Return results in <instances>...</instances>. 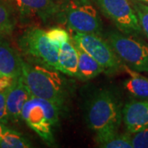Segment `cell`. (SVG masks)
<instances>
[{
    "instance_id": "obj_1",
    "label": "cell",
    "mask_w": 148,
    "mask_h": 148,
    "mask_svg": "<svg viewBox=\"0 0 148 148\" xmlns=\"http://www.w3.org/2000/svg\"><path fill=\"white\" fill-rule=\"evenodd\" d=\"M86 120L98 146L116 135L123 121L121 101L116 93L110 89L95 92L86 106Z\"/></svg>"
},
{
    "instance_id": "obj_2",
    "label": "cell",
    "mask_w": 148,
    "mask_h": 148,
    "mask_svg": "<svg viewBox=\"0 0 148 148\" xmlns=\"http://www.w3.org/2000/svg\"><path fill=\"white\" fill-rule=\"evenodd\" d=\"M59 73L25 60L22 63L21 77L31 95L51 101L63 110L68 92L65 81Z\"/></svg>"
},
{
    "instance_id": "obj_3",
    "label": "cell",
    "mask_w": 148,
    "mask_h": 148,
    "mask_svg": "<svg viewBox=\"0 0 148 148\" xmlns=\"http://www.w3.org/2000/svg\"><path fill=\"white\" fill-rule=\"evenodd\" d=\"M62 110L51 101L31 95L21 111V119L49 146L54 145L53 128Z\"/></svg>"
},
{
    "instance_id": "obj_4",
    "label": "cell",
    "mask_w": 148,
    "mask_h": 148,
    "mask_svg": "<svg viewBox=\"0 0 148 148\" xmlns=\"http://www.w3.org/2000/svg\"><path fill=\"white\" fill-rule=\"evenodd\" d=\"M58 18L72 32L101 36L103 24L90 0H61Z\"/></svg>"
},
{
    "instance_id": "obj_5",
    "label": "cell",
    "mask_w": 148,
    "mask_h": 148,
    "mask_svg": "<svg viewBox=\"0 0 148 148\" xmlns=\"http://www.w3.org/2000/svg\"><path fill=\"white\" fill-rule=\"evenodd\" d=\"M18 46L27 62L59 72L58 50L49 42L43 29H27L18 39Z\"/></svg>"
},
{
    "instance_id": "obj_6",
    "label": "cell",
    "mask_w": 148,
    "mask_h": 148,
    "mask_svg": "<svg viewBox=\"0 0 148 148\" xmlns=\"http://www.w3.org/2000/svg\"><path fill=\"white\" fill-rule=\"evenodd\" d=\"M106 40L125 66L137 72H148V44L119 31H110Z\"/></svg>"
},
{
    "instance_id": "obj_7",
    "label": "cell",
    "mask_w": 148,
    "mask_h": 148,
    "mask_svg": "<svg viewBox=\"0 0 148 148\" xmlns=\"http://www.w3.org/2000/svg\"><path fill=\"white\" fill-rule=\"evenodd\" d=\"M73 42L85 52L90 54L104 69L106 74H114L123 69L124 64L118 58L110 44L100 35L73 32Z\"/></svg>"
},
{
    "instance_id": "obj_8",
    "label": "cell",
    "mask_w": 148,
    "mask_h": 148,
    "mask_svg": "<svg viewBox=\"0 0 148 148\" xmlns=\"http://www.w3.org/2000/svg\"><path fill=\"white\" fill-rule=\"evenodd\" d=\"M99 10L122 33L138 37L143 35L137 13L130 0H92Z\"/></svg>"
},
{
    "instance_id": "obj_9",
    "label": "cell",
    "mask_w": 148,
    "mask_h": 148,
    "mask_svg": "<svg viewBox=\"0 0 148 148\" xmlns=\"http://www.w3.org/2000/svg\"><path fill=\"white\" fill-rule=\"evenodd\" d=\"M6 3L25 17L37 16L44 22L58 18L61 0H5Z\"/></svg>"
},
{
    "instance_id": "obj_10",
    "label": "cell",
    "mask_w": 148,
    "mask_h": 148,
    "mask_svg": "<svg viewBox=\"0 0 148 148\" xmlns=\"http://www.w3.org/2000/svg\"><path fill=\"white\" fill-rule=\"evenodd\" d=\"M123 122L130 133L148 127V99L126 103L123 108Z\"/></svg>"
},
{
    "instance_id": "obj_11",
    "label": "cell",
    "mask_w": 148,
    "mask_h": 148,
    "mask_svg": "<svg viewBox=\"0 0 148 148\" xmlns=\"http://www.w3.org/2000/svg\"><path fill=\"white\" fill-rule=\"evenodd\" d=\"M31 93L21 77H18L7 91L6 101L9 121L17 122L21 119V111Z\"/></svg>"
},
{
    "instance_id": "obj_12",
    "label": "cell",
    "mask_w": 148,
    "mask_h": 148,
    "mask_svg": "<svg viewBox=\"0 0 148 148\" xmlns=\"http://www.w3.org/2000/svg\"><path fill=\"white\" fill-rule=\"evenodd\" d=\"M23 60L21 55L8 43L0 40V76L20 77Z\"/></svg>"
},
{
    "instance_id": "obj_13",
    "label": "cell",
    "mask_w": 148,
    "mask_h": 148,
    "mask_svg": "<svg viewBox=\"0 0 148 148\" xmlns=\"http://www.w3.org/2000/svg\"><path fill=\"white\" fill-rule=\"evenodd\" d=\"M58 70L71 77H78V53L73 40L64 43L58 51Z\"/></svg>"
},
{
    "instance_id": "obj_14",
    "label": "cell",
    "mask_w": 148,
    "mask_h": 148,
    "mask_svg": "<svg viewBox=\"0 0 148 148\" xmlns=\"http://www.w3.org/2000/svg\"><path fill=\"white\" fill-rule=\"evenodd\" d=\"M75 46L78 53V79L89 81L104 73L103 68L96 60L77 45H75Z\"/></svg>"
},
{
    "instance_id": "obj_15",
    "label": "cell",
    "mask_w": 148,
    "mask_h": 148,
    "mask_svg": "<svg viewBox=\"0 0 148 148\" xmlns=\"http://www.w3.org/2000/svg\"><path fill=\"white\" fill-rule=\"evenodd\" d=\"M123 70L130 75V77L124 82V87L127 92L138 100L148 99V77L125 65L123 66Z\"/></svg>"
},
{
    "instance_id": "obj_16",
    "label": "cell",
    "mask_w": 148,
    "mask_h": 148,
    "mask_svg": "<svg viewBox=\"0 0 148 148\" xmlns=\"http://www.w3.org/2000/svg\"><path fill=\"white\" fill-rule=\"evenodd\" d=\"M32 147V144L27 138L8 127L0 139L1 148H29Z\"/></svg>"
},
{
    "instance_id": "obj_17",
    "label": "cell",
    "mask_w": 148,
    "mask_h": 148,
    "mask_svg": "<svg viewBox=\"0 0 148 148\" xmlns=\"http://www.w3.org/2000/svg\"><path fill=\"white\" fill-rule=\"evenodd\" d=\"M12 9L7 3L0 1V38L10 36L14 31L16 21Z\"/></svg>"
},
{
    "instance_id": "obj_18",
    "label": "cell",
    "mask_w": 148,
    "mask_h": 148,
    "mask_svg": "<svg viewBox=\"0 0 148 148\" xmlns=\"http://www.w3.org/2000/svg\"><path fill=\"white\" fill-rule=\"evenodd\" d=\"M46 36L49 42L58 51L61 45L66 41H69L71 36L65 29L59 27H53L46 32Z\"/></svg>"
},
{
    "instance_id": "obj_19",
    "label": "cell",
    "mask_w": 148,
    "mask_h": 148,
    "mask_svg": "<svg viewBox=\"0 0 148 148\" xmlns=\"http://www.w3.org/2000/svg\"><path fill=\"white\" fill-rule=\"evenodd\" d=\"M98 147L103 148H132L130 132L123 134L117 133Z\"/></svg>"
},
{
    "instance_id": "obj_20",
    "label": "cell",
    "mask_w": 148,
    "mask_h": 148,
    "mask_svg": "<svg viewBox=\"0 0 148 148\" xmlns=\"http://www.w3.org/2000/svg\"><path fill=\"white\" fill-rule=\"evenodd\" d=\"M134 10L137 13L140 27L143 35L148 39V5L138 0H130Z\"/></svg>"
},
{
    "instance_id": "obj_21",
    "label": "cell",
    "mask_w": 148,
    "mask_h": 148,
    "mask_svg": "<svg viewBox=\"0 0 148 148\" xmlns=\"http://www.w3.org/2000/svg\"><path fill=\"white\" fill-rule=\"evenodd\" d=\"M132 134V148H148V127Z\"/></svg>"
},
{
    "instance_id": "obj_22",
    "label": "cell",
    "mask_w": 148,
    "mask_h": 148,
    "mask_svg": "<svg viewBox=\"0 0 148 148\" xmlns=\"http://www.w3.org/2000/svg\"><path fill=\"white\" fill-rule=\"evenodd\" d=\"M6 96L7 91H0V122L7 125L9 119L8 114Z\"/></svg>"
},
{
    "instance_id": "obj_23",
    "label": "cell",
    "mask_w": 148,
    "mask_h": 148,
    "mask_svg": "<svg viewBox=\"0 0 148 148\" xmlns=\"http://www.w3.org/2000/svg\"><path fill=\"white\" fill-rule=\"evenodd\" d=\"M17 77L8 76H0V91H8V90L15 82Z\"/></svg>"
},
{
    "instance_id": "obj_24",
    "label": "cell",
    "mask_w": 148,
    "mask_h": 148,
    "mask_svg": "<svg viewBox=\"0 0 148 148\" xmlns=\"http://www.w3.org/2000/svg\"><path fill=\"white\" fill-rule=\"evenodd\" d=\"M7 128H8V127L6 126V124H4V123H3L0 122V139H1L3 134L4 133V132H5Z\"/></svg>"
},
{
    "instance_id": "obj_25",
    "label": "cell",
    "mask_w": 148,
    "mask_h": 148,
    "mask_svg": "<svg viewBox=\"0 0 148 148\" xmlns=\"http://www.w3.org/2000/svg\"><path fill=\"white\" fill-rule=\"evenodd\" d=\"M138 1H139V2H142V3H145V4L148 5V0H138Z\"/></svg>"
},
{
    "instance_id": "obj_26",
    "label": "cell",
    "mask_w": 148,
    "mask_h": 148,
    "mask_svg": "<svg viewBox=\"0 0 148 148\" xmlns=\"http://www.w3.org/2000/svg\"><path fill=\"white\" fill-rule=\"evenodd\" d=\"M0 1H2V0H0Z\"/></svg>"
}]
</instances>
